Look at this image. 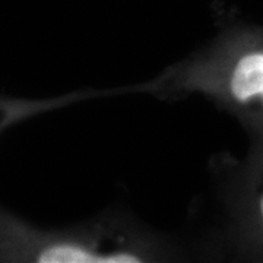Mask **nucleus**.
Listing matches in <instances>:
<instances>
[{
  "label": "nucleus",
  "mask_w": 263,
  "mask_h": 263,
  "mask_svg": "<svg viewBox=\"0 0 263 263\" xmlns=\"http://www.w3.org/2000/svg\"><path fill=\"white\" fill-rule=\"evenodd\" d=\"M37 260L41 263H136L138 257L132 254H110L101 256L92 252H88L82 247L69 245L48 246L41 250L37 256Z\"/></svg>",
  "instance_id": "obj_2"
},
{
  "label": "nucleus",
  "mask_w": 263,
  "mask_h": 263,
  "mask_svg": "<svg viewBox=\"0 0 263 263\" xmlns=\"http://www.w3.org/2000/svg\"><path fill=\"white\" fill-rule=\"evenodd\" d=\"M260 212H262V215H263V196H262V200H260Z\"/></svg>",
  "instance_id": "obj_3"
},
{
  "label": "nucleus",
  "mask_w": 263,
  "mask_h": 263,
  "mask_svg": "<svg viewBox=\"0 0 263 263\" xmlns=\"http://www.w3.org/2000/svg\"><path fill=\"white\" fill-rule=\"evenodd\" d=\"M231 91L238 101L263 97V53L245 56L235 66L231 78Z\"/></svg>",
  "instance_id": "obj_1"
}]
</instances>
